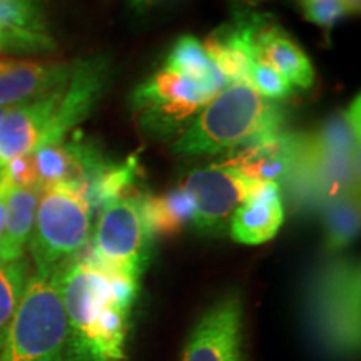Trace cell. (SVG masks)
Wrapping results in <instances>:
<instances>
[{
    "label": "cell",
    "instance_id": "cell-1",
    "mask_svg": "<svg viewBox=\"0 0 361 361\" xmlns=\"http://www.w3.org/2000/svg\"><path fill=\"white\" fill-rule=\"evenodd\" d=\"M61 293L69 326L66 361H123L130 310L116 301L107 269L92 256L64 266Z\"/></svg>",
    "mask_w": 361,
    "mask_h": 361
},
{
    "label": "cell",
    "instance_id": "cell-2",
    "mask_svg": "<svg viewBox=\"0 0 361 361\" xmlns=\"http://www.w3.org/2000/svg\"><path fill=\"white\" fill-rule=\"evenodd\" d=\"M286 112L245 82L229 84L197 112L174 144L186 156L218 154L283 130Z\"/></svg>",
    "mask_w": 361,
    "mask_h": 361
},
{
    "label": "cell",
    "instance_id": "cell-3",
    "mask_svg": "<svg viewBox=\"0 0 361 361\" xmlns=\"http://www.w3.org/2000/svg\"><path fill=\"white\" fill-rule=\"evenodd\" d=\"M360 266L351 259L323 264L310 279L305 318L314 346L329 358H351L361 340Z\"/></svg>",
    "mask_w": 361,
    "mask_h": 361
},
{
    "label": "cell",
    "instance_id": "cell-4",
    "mask_svg": "<svg viewBox=\"0 0 361 361\" xmlns=\"http://www.w3.org/2000/svg\"><path fill=\"white\" fill-rule=\"evenodd\" d=\"M62 269L30 274L0 351L2 361H66L69 326L61 293Z\"/></svg>",
    "mask_w": 361,
    "mask_h": 361
},
{
    "label": "cell",
    "instance_id": "cell-5",
    "mask_svg": "<svg viewBox=\"0 0 361 361\" xmlns=\"http://www.w3.org/2000/svg\"><path fill=\"white\" fill-rule=\"evenodd\" d=\"M90 219L92 206L79 184L44 188L29 239L35 269H57L79 258L89 243Z\"/></svg>",
    "mask_w": 361,
    "mask_h": 361
},
{
    "label": "cell",
    "instance_id": "cell-6",
    "mask_svg": "<svg viewBox=\"0 0 361 361\" xmlns=\"http://www.w3.org/2000/svg\"><path fill=\"white\" fill-rule=\"evenodd\" d=\"M152 233L142 196L128 194L106 202L92 238V256L104 268L139 279L151 255Z\"/></svg>",
    "mask_w": 361,
    "mask_h": 361
},
{
    "label": "cell",
    "instance_id": "cell-7",
    "mask_svg": "<svg viewBox=\"0 0 361 361\" xmlns=\"http://www.w3.org/2000/svg\"><path fill=\"white\" fill-rule=\"evenodd\" d=\"M221 90L162 67L134 92V107L141 123L152 130L178 128L197 114Z\"/></svg>",
    "mask_w": 361,
    "mask_h": 361
},
{
    "label": "cell",
    "instance_id": "cell-8",
    "mask_svg": "<svg viewBox=\"0 0 361 361\" xmlns=\"http://www.w3.org/2000/svg\"><path fill=\"white\" fill-rule=\"evenodd\" d=\"M258 184L233 166L219 162L194 171L180 188L192 201V224L204 234H218L224 231L236 207Z\"/></svg>",
    "mask_w": 361,
    "mask_h": 361
},
{
    "label": "cell",
    "instance_id": "cell-9",
    "mask_svg": "<svg viewBox=\"0 0 361 361\" xmlns=\"http://www.w3.org/2000/svg\"><path fill=\"white\" fill-rule=\"evenodd\" d=\"M241 346L243 301L231 293L202 314L180 361H241Z\"/></svg>",
    "mask_w": 361,
    "mask_h": 361
},
{
    "label": "cell",
    "instance_id": "cell-10",
    "mask_svg": "<svg viewBox=\"0 0 361 361\" xmlns=\"http://www.w3.org/2000/svg\"><path fill=\"white\" fill-rule=\"evenodd\" d=\"M107 75L109 69L102 59H89L72 64L71 78L62 90L56 117L42 144L62 142L71 129L82 123L101 99Z\"/></svg>",
    "mask_w": 361,
    "mask_h": 361
},
{
    "label": "cell",
    "instance_id": "cell-11",
    "mask_svg": "<svg viewBox=\"0 0 361 361\" xmlns=\"http://www.w3.org/2000/svg\"><path fill=\"white\" fill-rule=\"evenodd\" d=\"M66 84L32 102L11 107L0 119V157L4 162L32 154L44 142L56 117Z\"/></svg>",
    "mask_w": 361,
    "mask_h": 361
},
{
    "label": "cell",
    "instance_id": "cell-12",
    "mask_svg": "<svg viewBox=\"0 0 361 361\" xmlns=\"http://www.w3.org/2000/svg\"><path fill=\"white\" fill-rule=\"evenodd\" d=\"M300 147L301 135L279 130L246 144L236 156L224 162L252 180L279 184L295 173Z\"/></svg>",
    "mask_w": 361,
    "mask_h": 361
},
{
    "label": "cell",
    "instance_id": "cell-13",
    "mask_svg": "<svg viewBox=\"0 0 361 361\" xmlns=\"http://www.w3.org/2000/svg\"><path fill=\"white\" fill-rule=\"evenodd\" d=\"M72 64L0 59V106L17 107L61 87L71 78Z\"/></svg>",
    "mask_w": 361,
    "mask_h": 361
},
{
    "label": "cell",
    "instance_id": "cell-14",
    "mask_svg": "<svg viewBox=\"0 0 361 361\" xmlns=\"http://www.w3.org/2000/svg\"><path fill=\"white\" fill-rule=\"evenodd\" d=\"M284 221V206L276 183H259L236 207L229 221L234 241L263 245L276 236Z\"/></svg>",
    "mask_w": 361,
    "mask_h": 361
},
{
    "label": "cell",
    "instance_id": "cell-15",
    "mask_svg": "<svg viewBox=\"0 0 361 361\" xmlns=\"http://www.w3.org/2000/svg\"><path fill=\"white\" fill-rule=\"evenodd\" d=\"M259 59L274 67L291 85L310 89L314 82V71L303 49L281 27L263 17L256 32Z\"/></svg>",
    "mask_w": 361,
    "mask_h": 361
},
{
    "label": "cell",
    "instance_id": "cell-16",
    "mask_svg": "<svg viewBox=\"0 0 361 361\" xmlns=\"http://www.w3.org/2000/svg\"><path fill=\"white\" fill-rule=\"evenodd\" d=\"M42 189L8 188L6 221L0 236V259L16 261L24 258L34 229L35 211Z\"/></svg>",
    "mask_w": 361,
    "mask_h": 361
},
{
    "label": "cell",
    "instance_id": "cell-17",
    "mask_svg": "<svg viewBox=\"0 0 361 361\" xmlns=\"http://www.w3.org/2000/svg\"><path fill=\"white\" fill-rule=\"evenodd\" d=\"M142 207L152 236H174L194 219L191 197L180 186L161 196H142Z\"/></svg>",
    "mask_w": 361,
    "mask_h": 361
},
{
    "label": "cell",
    "instance_id": "cell-18",
    "mask_svg": "<svg viewBox=\"0 0 361 361\" xmlns=\"http://www.w3.org/2000/svg\"><path fill=\"white\" fill-rule=\"evenodd\" d=\"M162 67L184 78L214 85L219 90L228 87L223 75L211 61L209 54L206 52L204 45L192 35H184L176 40Z\"/></svg>",
    "mask_w": 361,
    "mask_h": 361
},
{
    "label": "cell",
    "instance_id": "cell-19",
    "mask_svg": "<svg viewBox=\"0 0 361 361\" xmlns=\"http://www.w3.org/2000/svg\"><path fill=\"white\" fill-rule=\"evenodd\" d=\"M326 247L331 252L346 247L360 229L358 191H348L329 197L324 204Z\"/></svg>",
    "mask_w": 361,
    "mask_h": 361
},
{
    "label": "cell",
    "instance_id": "cell-20",
    "mask_svg": "<svg viewBox=\"0 0 361 361\" xmlns=\"http://www.w3.org/2000/svg\"><path fill=\"white\" fill-rule=\"evenodd\" d=\"M29 278L30 266L25 256L16 261L0 259V351Z\"/></svg>",
    "mask_w": 361,
    "mask_h": 361
},
{
    "label": "cell",
    "instance_id": "cell-21",
    "mask_svg": "<svg viewBox=\"0 0 361 361\" xmlns=\"http://www.w3.org/2000/svg\"><path fill=\"white\" fill-rule=\"evenodd\" d=\"M0 27L12 34H49L37 0H0Z\"/></svg>",
    "mask_w": 361,
    "mask_h": 361
},
{
    "label": "cell",
    "instance_id": "cell-22",
    "mask_svg": "<svg viewBox=\"0 0 361 361\" xmlns=\"http://www.w3.org/2000/svg\"><path fill=\"white\" fill-rule=\"evenodd\" d=\"M246 84L263 97L271 99V101L290 96L293 89V85L274 67H271L268 62H264L263 59H258L251 66Z\"/></svg>",
    "mask_w": 361,
    "mask_h": 361
},
{
    "label": "cell",
    "instance_id": "cell-23",
    "mask_svg": "<svg viewBox=\"0 0 361 361\" xmlns=\"http://www.w3.org/2000/svg\"><path fill=\"white\" fill-rule=\"evenodd\" d=\"M56 51L51 34L24 35L12 34L0 27V52L4 54H44Z\"/></svg>",
    "mask_w": 361,
    "mask_h": 361
},
{
    "label": "cell",
    "instance_id": "cell-24",
    "mask_svg": "<svg viewBox=\"0 0 361 361\" xmlns=\"http://www.w3.org/2000/svg\"><path fill=\"white\" fill-rule=\"evenodd\" d=\"M301 6L306 19L326 29L351 13L343 0H301Z\"/></svg>",
    "mask_w": 361,
    "mask_h": 361
},
{
    "label": "cell",
    "instance_id": "cell-25",
    "mask_svg": "<svg viewBox=\"0 0 361 361\" xmlns=\"http://www.w3.org/2000/svg\"><path fill=\"white\" fill-rule=\"evenodd\" d=\"M2 173L6 176L7 183L13 188L25 189H42L40 188L37 166H35L34 154L19 156L16 159L7 161L4 164Z\"/></svg>",
    "mask_w": 361,
    "mask_h": 361
},
{
    "label": "cell",
    "instance_id": "cell-26",
    "mask_svg": "<svg viewBox=\"0 0 361 361\" xmlns=\"http://www.w3.org/2000/svg\"><path fill=\"white\" fill-rule=\"evenodd\" d=\"M11 184L7 183L6 176H4L2 169H0V236L4 231V221H6V204H7V192Z\"/></svg>",
    "mask_w": 361,
    "mask_h": 361
},
{
    "label": "cell",
    "instance_id": "cell-27",
    "mask_svg": "<svg viewBox=\"0 0 361 361\" xmlns=\"http://www.w3.org/2000/svg\"><path fill=\"white\" fill-rule=\"evenodd\" d=\"M154 2L156 0H129V6L133 7L134 11L144 12V11H147V8L151 7Z\"/></svg>",
    "mask_w": 361,
    "mask_h": 361
},
{
    "label": "cell",
    "instance_id": "cell-28",
    "mask_svg": "<svg viewBox=\"0 0 361 361\" xmlns=\"http://www.w3.org/2000/svg\"><path fill=\"white\" fill-rule=\"evenodd\" d=\"M343 2H345L346 6H348L351 13L360 11V0H343Z\"/></svg>",
    "mask_w": 361,
    "mask_h": 361
},
{
    "label": "cell",
    "instance_id": "cell-29",
    "mask_svg": "<svg viewBox=\"0 0 361 361\" xmlns=\"http://www.w3.org/2000/svg\"><path fill=\"white\" fill-rule=\"evenodd\" d=\"M7 111H8L7 107H2V106H0V119H2V117L6 116V112H7Z\"/></svg>",
    "mask_w": 361,
    "mask_h": 361
},
{
    "label": "cell",
    "instance_id": "cell-30",
    "mask_svg": "<svg viewBox=\"0 0 361 361\" xmlns=\"http://www.w3.org/2000/svg\"><path fill=\"white\" fill-rule=\"evenodd\" d=\"M4 164H6V162H4V159H2V157H0V169H2V168H4Z\"/></svg>",
    "mask_w": 361,
    "mask_h": 361
}]
</instances>
